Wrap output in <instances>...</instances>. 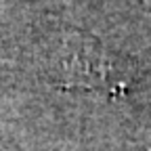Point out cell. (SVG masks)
<instances>
[{"label": "cell", "instance_id": "6da1fadb", "mask_svg": "<svg viewBox=\"0 0 151 151\" xmlns=\"http://www.w3.org/2000/svg\"><path fill=\"white\" fill-rule=\"evenodd\" d=\"M65 86H109L118 82V65L97 46L76 44L61 59Z\"/></svg>", "mask_w": 151, "mask_h": 151}, {"label": "cell", "instance_id": "7a4b0ae2", "mask_svg": "<svg viewBox=\"0 0 151 151\" xmlns=\"http://www.w3.org/2000/svg\"><path fill=\"white\" fill-rule=\"evenodd\" d=\"M19 2L21 0H0V36H4L13 27Z\"/></svg>", "mask_w": 151, "mask_h": 151}, {"label": "cell", "instance_id": "3957f363", "mask_svg": "<svg viewBox=\"0 0 151 151\" xmlns=\"http://www.w3.org/2000/svg\"><path fill=\"white\" fill-rule=\"evenodd\" d=\"M143 2H145V4H147V6L151 9V0H143Z\"/></svg>", "mask_w": 151, "mask_h": 151}]
</instances>
